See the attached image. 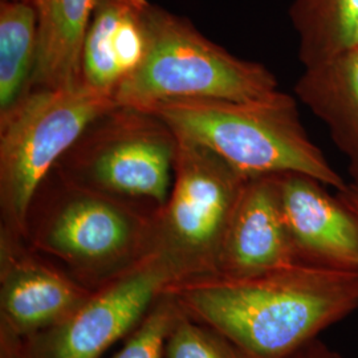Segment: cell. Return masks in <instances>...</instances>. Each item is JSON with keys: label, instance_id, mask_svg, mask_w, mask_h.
Segmentation results:
<instances>
[{"label": "cell", "instance_id": "6da1fadb", "mask_svg": "<svg viewBox=\"0 0 358 358\" xmlns=\"http://www.w3.org/2000/svg\"><path fill=\"white\" fill-rule=\"evenodd\" d=\"M183 312L250 358H289L358 309V272L294 263L250 275H206L167 288Z\"/></svg>", "mask_w": 358, "mask_h": 358}, {"label": "cell", "instance_id": "7a4b0ae2", "mask_svg": "<svg viewBox=\"0 0 358 358\" xmlns=\"http://www.w3.org/2000/svg\"><path fill=\"white\" fill-rule=\"evenodd\" d=\"M158 208L87 189L53 169L34 195L23 236L97 292L153 255Z\"/></svg>", "mask_w": 358, "mask_h": 358}, {"label": "cell", "instance_id": "3957f363", "mask_svg": "<svg viewBox=\"0 0 358 358\" xmlns=\"http://www.w3.org/2000/svg\"><path fill=\"white\" fill-rule=\"evenodd\" d=\"M149 110L179 138L205 146L247 177L297 173L337 192L348 185L309 140L294 99L280 90L259 101L183 99Z\"/></svg>", "mask_w": 358, "mask_h": 358}, {"label": "cell", "instance_id": "277c9868", "mask_svg": "<svg viewBox=\"0 0 358 358\" xmlns=\"http://www.w3.org/2000/svg\"><path fill=\"white\" fill-rule=\"evenodd\" d=\"M278 92L276 77L267 66L234 56L189 19L152 4L148 53L115 100L149 110L170 100L259 101Z\"/></svg>", "mask_w": 358, "mask_h": 358}, {"label": "cell", "instance_id": "5b68a950", "mask_svg": "<svg viewBox=\"0 0 358 358\" xmlns=\"http://www.w3.org/2000/svg\"><path fill=\"white\" fill-rule=\"evenodd\" d=\"M115 97L80 84L34 88L0 117V229L24 235L28 208L43 180Z\"/></svg>", "mask_w": 358, "mask_h": 358}, {"label": "cell", "instance_id": "8992f818", "mask_svg": "<svg viewBox=\"0 0 358 358\" xmlns=\"http://www.w3.org/2000/svg\"><path fill=\"white\" fill-rule=\"evenodd\" d=\"M178 146V136L159 115L115 105L90 122L55 170L87 189L161 207L171 190Z\"/></svg>", "mask_w": 358, "mask_h": 358}, {"label": "cell", "instance_id": "52a82bcc", "mask_svg": "<svg viewBox=\"0 0 358 358\" xmlns=\"http://www.w3.org/2000/svg\"><path fill=\"white\" fill-rule=\"evenodd\" d=\"M247 179L210 149L179 138L171 190L155 215L153 250L169 263L176 282L217 273Z\"/></svg>", "mask_w": 358, "mask_h": 358}, {"label": "cell", "instance_id": "ba28073f", "mask_svg": "<svg viewBox=\"0 0 358 358\" xmlns=\"http://www.w3.org/2000/svg\"><path fill=\"white\" fill-rule=\"evenodd\" d=\"M177 282L162 256L94 292L85 306L50 329L34 334L0 358H103L125 340L159 294Z\"/></svg>", "mask_w": 358, "mask_h": 358}, {"label": "cell", "instance_id": "9c48e42d", "mask_svg": "<svg viewBox=\"0 0 358 358\" xmlns=\"http://www.w3.org/2000/svg\"><path fill=\"white\" fill-rule=\"evenodd\" d=\"M93 294L24 236L0 229V355L68 319Z\"/></svg>", "mask_w": 358, "mask_h": 358}, {"label": "cell", "instance_id": "30bf717a", "mask_svg": "<svg viewBox=\"0 0 358 358\" xmlns=\"http://www.w3.org/2000/svg\"><path fill=\"white\" fill-rule=\"evenodd\" d=\"M282 208L297 263L358 272V217L320 180L279 174Z\"/></svg>", "mask_w": 358, "mask_h": 358}, {"label": "cell", "instance_id": "8fae6325", "mask_svg": "<svg viewBox=\"0 0 358 358\" xmlns=\"http://www.w3.org/2000/svg\"><path fill=\"white\" fill-rule=\"evenodd\" d=\"M294 263L278 176L248 177L224 235L217 273L250 276Z\"/></svg>", "mask_w": 358, "mask_h": 358}, {"label": "cell", "instance_id": "7c38bea8", "mask_svg": "<svg viewBox=\"0 0 358 358\" xmlns=\"http://www.w3.org/2000/svg\"><path fill=\"white\" fill-rule=\"evenodd\" d=\"M148 0H94L81 52V83L115 97L149 48Z\"/></svg>", "mask_w": 358, "mask_h": 358}, {"label": "cell", "instance_id": "4fadbf2b", "mask_svg": "<svg viewBox=\"0 0 358 358\" xmlns=\"http://www.w3.org/2000/svg\"><path fill=\"white\" fill-rule=\"evenodd\" d=\"M294 92L327 125L358 182V50L308 66Z\"/></svg>", "mask_w": 358, "mask_h": 358}, {"label": "cell", "instance_id": "5bb4252c", "mask_svg": "<svg viewBox=\"0 0 358 358\" xmlns=\"http://www.w3.org/2000/svg\"><path fill=\"white\" fill-rule=\"evenodd\" d=\"M38 65L34 88L64 90L81 83V52L94 0H34Z\"/></svg>", "mask_w": 358, "mask_h": 358}, {"label": "cell", "instance_id": "9a60e30c", "mask_svg": "<svg viewBox=\"0 0 358 358\" xmlns=\"http://www.w3.org/2000/svg\"><path fill=\"white\" fill-rule=\"evenodd\" d=\"M38 65V19L34 4L0 3V117L34 90Z\"/></svg>", "mask_w": 358, "mask_h": 358}, {"label": "cell", "instance_id": "2e32d148", "mask_svg": "<svg viewBox=\"0 0 358 358\" xmlns=\"http://www.w3.org/2000/svg\"><path fill=\"white\" fill-rule=\"evenodd\" d=\"M289 16L304 68L358 50V0H294Z\"/></svg>", "mask_w": 358, "mask_h": 358}, {"label": "cell", "instance_id": "e0dca14e", "mask_svg": "<svg viewBox=\"0 0 358 358\" xmlns=\"http://www.w3.org/2000/svg\"><path fill=\"white\" fill-rule=\"evenodd\" d=\"M182 313L177 297L166 289L112 358H165L167 338Z\"/></svg>", "mask_w": 358, "mask_h": 358}, {"label": "cell", "instance_id": "ac0fdd59", "mask_svg": "<svg viewBox=\"0 0 358 358\" xmlns=\"http://www.w3.org/2000/svg\"><path fill=\"white\" fill-rule=\"evenodd\" d=\"M165 358H250L224 334L185 312L167 338Z\"/></svg>", "mask_w": 358, "mask_h": 358}, {"label": "cell", "instance_id": "d6986e66", "mask_svg": "<svg viewBox=\"0 0 358 358\" xmlns=\"http://www.w3.org/2000/svg\"><path fill=\"white\" fill-rule=\"evenodd\" d=\"M289 358H345L338 350L324 343L321 338H316L312 343L303 346Z\"/></svg>", "mask_w": 358, "mask_h": 358}, {"label": "cell", "instance_id": "ffe728a7", "mask_svg": "<svg viewBox=\"0 0 358 358\" xmlns=\"http://www.w3.org/2000/svg\"><path fill=\"white\" fill-rule=\"evenodd\" d=\"M337 196L358 217V182L348 183L344 190L338 192Z\"/></svg>", "mask_w": 358, "mask_h": 358}, {"label": "cell", "instance_id": "44dd1931", "mask_svg": "<svg viewBox=\"0 0 358 358\" xmlns=\"http://www.w3.org/2000/svg\"><path fill=\"white\" fill-rule=\"evenodd\" d=\"M22 1H28V3H31V4L34 3V0H22Z\"/></svg>", "mask_w": 358, "mask_h": 358}]
</instances>
